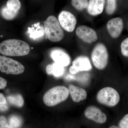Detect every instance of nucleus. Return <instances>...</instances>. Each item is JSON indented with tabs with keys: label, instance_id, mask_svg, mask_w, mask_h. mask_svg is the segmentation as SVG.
I'll use <instances>...</instances> for the list:
<instances>
[{
	"label": "nucleus",
	"instance_id": "obj_1",
	"mask_svg": "<svg viewBox=\"0 0 128 128\" xmlns=\"http://www.w3.org/2000/svg\"><path fill=\"white\" fill-rule=\"evenodd\" d=\"M30 50L29 44L20 40H7L0 44V53L6 56H25Z\"/></svg>",
	"mask_w": 128,
	"mask_h": 128
},
{
	"label": "nucleus",
	"instance_id": "obj_2",
	"mask_svg": "<svg viewBox=\"0 0 128 128\" xmlns=\"http://www.w3.org/2000/svg\"><path fill=\"white\" fill-rule=\"evenodd\" d=\"M46 38L51 42H58L63 39L64 31L58 20L54 16L48 17L44 22Z\"/></svg>",
	"mask_w": 128,
	"mask_h": 128
},
{
	"label": "nucleus",
	"instance_id": "obj_3",
	"mask_svg": "<svg viewBox=\"0 0 128 128\" xmlns=\"http://www.w3.org/2000/svg\"><path fill=\"white\" fill-rule=\"evenodd\" d=\"M69 89L63 86H57L48 91L43 97L44 104L48 106H54L68 98Z\"/></svg>",
	"mask_w": 128,
	"mask_h": 128
},
{
	"label": "nucleus",
	"instance_id": "obj_4",
	"mask_svg": "<svg viewBox=\"0 0 128 128\" xmlns=\"http://www.w3.org/2000/svg\"><path fill=\"white\" fill-rule=\"evenodd\" d=\"M99 103L110 107L116 105L120 100V96L116 90L111 87L102 88L96 96Z\"/></svg>",
	"mask_w": 128,
	"mask_h": 128
},
{
	"label": "nucleus",
	"instance_id": "obj_5",
	"mask_svg": "<svg viewBox=\"0 0 128 128\" xmlns=\"http://www.w3.org/2000/svg\"><path fill=\"white\" fill-rule=\"evenodd\" d=\"M91 59L96 68L102 70L106 68L108 62V54L104 44L98 43L95 46L92 52Z\"/></svg>",
	"mask_w": 128,
	"mask_h": 128
},
{
	"label": "nucleus",
	"instance_id": "obj_6",
	"mask_svg": "<svg viewBox=\"0 0 128 128\" xmlns=\"http://www.w3.org/2000/svg\"><path fill=\"white\" fill-rule=\"evenodd\" d=\"M25 70V67L20 63L5 56H0V71L10 74L18 75Z\"/></svg>",
	"mask_w": 128,
	"mask_h": 128
},
{
	"label": "nucleus",
	"instance_id": "obj_7",
	"mask_svg": "<svg viewBox=\"0 0 128 128\" xmlns=\"http://www.w3.org/2000/svg\"><path fill=\"white\" fill-rule=\"evenodd\" d=\"M58 20L61 27L66 32H71L74 31L76 24L75 16L70 12L63 11L60 12Z\"/></svg>",
	"mask_w": 128,
	"mask_h": 128
},
{
	"label": "nucleus",
	"instance_id": "obj_8",
	"mask_svg": "<svg viewBox=\"0 0 128 128\" xmlns=\"http://www.w3.org/2000/svg\"><path fill=\"white\" fill-rule=\"evenodd\" d=\"M84 115L87 119L98 124L105 123L107 120L106 115L98 108L90 106L86 108Z\"/></svg>",
	"mask_w": 128,
	"mask_h": 128
},
{
	"label": "nucleus",
	"instance_id": "obj_9",
	"mask_svg": "<svg viewBox=\"0 0 128 128\" xmlns=\"http://www.w3.org/2000/svg\"><path fill=\"white\" fill-rule=\"evenodd\" d=\"M92 68V67L89 58L86 56H80L73 60L69 71L72 74H76L80 72L90 71Z\"/></svg>",
	"mask_w": 128,
	"mask_h": 128
},
{
	"label": "nucleus",
	"instance_id": "obj_10",
	"mask_svg": "<svg viewBox=\"0 0 128 128\" xmlns=\"http://www.w3.org/2000/svg\"><path fill=\"white\" fill-rule=\"evenodd\" d=\"M76 34L79 38L87 43H92L98 39L97 34L95 30L84 25L78 27L76 30Z\"/></svg>",
	"mask_w": 128,
	"mask_h": 128
},
{
	"label": "nucleus",
	"instance_id": "obj_11",
	"mask_svg": "<svg viewBox=\"0 0 128 128\" xmlns=\"http://www.w3.org/2000/svg\"><path fill=\"white\" fill-rule=\"evenodd\" d=\"M123 28V22L122 18L119 17L110 19L107 24L108 32L113 38H117L120 36Z\"/></svg>",
	"mask_w": 128,
	"mask_h": 128
},
{
	"label": "nucleus",
	"instance_id": "obj_12",
	"mask_svg": "<svg viewBox=\"0 0 128 128\" xmlns=\"http://www.w3.org/2000/svg\"><path fill=\"white\" fill-rule=\"evenodd\" d=\"M50 56L55 63L64 67L68 66L71 62L70 56L60 49H55L52 50Z\"/></svg>",
	"mask_w": 128,
	"mask_h": 128
},
{
	"label": "nucleus",
	"instance_id": "obj_13",
	"mask_svg": "<svg viewBox=\"0 0 128 128\" xmlns=\"http://www.w3.org/2000/svg\"><path fill=\"white\" fill-rule=\"evenodd\" d=\"M105 0H89L87 8L88 12L92 16H97L102 13Z\"/></svg>",
	"mask_w": 128,
	"mask_h": 128
},
{
	"label": "nucleus",
	"instance_id": "obj_14",
	"mask_svg": "<svg viewBox=\"0 0 128 128\" xmlns=\"http://www.w3.org/2000/svg\"><path fill=\"white\" fill-rule=\"evenodd\" d=\"M68 89L72 100L75 102H80L87 98V92L85 89L72 84L69 86Z\"/></svg>",
	"mask_w": 128,
	"mask_h": 128
},
{
	"label": "nucleus",
	"instance_id": "obj_15",
	"mask_svg": "<svg viewBox=\"0 0 128 128\" xmlns=\"http://www.w3.org/2000/svg\"><path fill=\"white\" fill-rule=\"evenodd\" d=\"M28 33L30 38L34 40L42 38L45 34L44 28L40 26L39 22L32 25L31 27L28 28Z\"/></svg>",
	"mask_w": 128,
	"mask_h": 128
},
{
	"label": "nucleus",
	"instance_id": "obj_16",
	"mask_svg": "<svg viewBox=\"0 0 128 128\" xmlns=\"http://www.w3.org/2000/svg\"><path fill=\"white\" fill-rule=\"evenodd\" d=\"M7 98L9 103L17 107H22L24 105V100L21 94L11 95L8 96Z\"/></svg>",
	"mask_w": 128,
	"mask_h": 128
},
{
	"label": "nucleus",
	"instance_id": "obj_17",
	"mask_svg": "<svg viewBox=\"0 0 128 128\" xmlns=\"http://www.w3.org/2000/svg\"><path fill=\"white\" fill-rule=\"evenodd\" d=\"M18 12L12 10L6 6H3L0 10V14L2 18L8 20L14 19L17 16Z\"/></svg>",
	"mask_w": 128,
	"mask_h": 128
},
{
	"label": "nucleus",
	"instance_id": "obj_18",
	"mask_svg": "<svg viewBox=\"0 0 128 128\" xmlns=\"http://www.w3.org/2000/svg\"><path fill=\"white\" fill-rule=\"evenodd\" d=\"M88 0H72L71 4L76 10L81 11L87 9L88 5Z\"/></svg>",
	"mask_w": 128,
	"mask_h": 128
},
{
	"label": "nucleus",
	"instance_id": "obj_19",
	"mask_svg": "<svg viewBox=\"0 0 128 128\" xmlns=\"http://www.w3.org/2000/svg\"><path fill=\"white\" fill-rule=\"evenodd\" d=\"M52 64V75L56 77L62 76L64 72V67L55 62Z\"/></svg>",
	"mask_w": 128,
	"mask_h": 128
},
{
	"label": "nucleus",
	"instance_id": "obj_20",
	"mask_svg": "<svg viewBox=\"0 0 128 128\" xmlns=\"http://www.w3.org/2000/svg\"><path fill=\"white\" fill-rule=\"evenodd\" d=\"M22 120L20 117L12 115L9 118V124L13 128H19L22 124Z\"/></svg>",
	"mask_w": 128,
	"mask_h": 128
},
{
	"label": "nucleus",
	"instance_id": "obj_21",
	"mask_svg": "<svg viewBox=\"0 0 128 128\" xmlns=\"http://www.w3.org/2000/svg\"><path fill=\"white\" fill-rule=\"evenodd\" d=\"M6 6L12 10L18 12L21 6L20 2L19 0H8Z\"/></svg>",
	"mask_w": 128,
	"mask_h": 128
},
{
	"label": "nucleus",
	"instance_id": "obj_22",
	"mask_svg": "<svg viewBox=\"0 0 128 128\" xmlns=\"http://www.w3.org/2000/svg\"><path fill=\"white\" fill-rule=\"evenodd\" d=\"M116 0H107L106 7V12L108 15H112L116 8Z\"/></svg>",
	"mask_w": 128,
	"mask_h": 128
},
{
	"label": "nucleus",
	"instance_id": "obj_23",
	"mask_svg": "<svg viewBox=\"0 0 128 128\" xmlns=\"http://www.w3.org/2000/svg\"><path fill=\"white\" fill-rule=\"evenodd\" d=\"M121 48L122 54L125 57H128V38L121 43Z\"/></svg>",
	"mask_w": 128,
	"mask_h": 128
},
{
	"label": "nucleus",
	"instance_id": "obj_24",
	"mask_svg": "<svg viewBox=\"0 0 128 128\" xmlns=\"http://www.w3.org/2000/svg\"><path fill=\"white\" fill-rule=\"evenodd\" d=\"M120 128H128V114L124 115L119 123Z\"/></svg>",
	"mask_w": 128,
	"mask_h": 128
},
{
	"label": "nucleus",
	"instance_id": "obj_25",
	"mask_svg": "<svg viewBox=\"0 0 128 128\" xmlns=\"http://www.w3.org/2000/svg\"><path fill=\"white\" fill-rule=\"evenodd\" d=\"M7 82L6 80L0 76V89H4L6 86Z\"/></svg>",
	"mask_w": 128,
	"mask_h": 128
},
{
	"label": "nucleus",
	"instance_id": "obj_26",
	"mask_svg": "<svg viewBox=\"0 0 128 128\" xmlns=\"http://www.w3.org/2000/svg\"><path fill=\"white\" fill-rule=\"evenodd\" d=\"M7 124V121L6 117L3 116H0V128H2Z\"/></svg>",
	"mask_w": 128,
	"mask_h": 128
},
{
	"label": "nucleus",
	"instance_id": "obj_27",
	"mask_svg": "<svg viewBox=\"0 0 128 128\" xmlns=\"http://www.w3.org/2000/svg\"><path fill=\"white\" fill-rule=\"evenodd\" d=\"M6 103V100L4 96L2 93H0V104H4Z\"/></svg>",
	"mask_w": 128,
	"mask_h": 128
},
{
	"label": "nucleus",
	"instance_id": "obj_28",
	"mask_svg": "<svg viewBox=\"0 0 128 128\" xmlns=\"http://www.w3.org/2000/svg\"><path fill=\"white\" fill-rule=\"evenodd\" d=\"M6 104H0V110L2 111H6L7 110L8 108Z\"/></svg>",
	"mask_w": 128,
	"mask_h": 128
},
{
	"label": "nucleus",
	"instance_id": "obj_29",
	"mask_svg": "<svg viewBox=\"0 0 128 128\" xmlns=\"http://www.w3.org/2000/svg\"><path fill=\"white\" fill-rule=\"evenodd\" d=\"M2 128H13L10 125H9V124H6V125H5L4 127H2Z\"/></svg>",
	"mask_w": 128,
	"mask_h": 128
},
{
	"label": "nucleus",
	"instance_id": "obj_30",
	"mask_svg": "<svg viewBox=\"0 0 128 128\" xmlns=\"http://www.w3.org/2000/svg\"><path fill=\"white\" fill-rule=\"evenodd\" d=\"M109 128H120L119 126H116V125H113L111 126Z\"/></svg>",
	"mask_w": 128,
	"mask_h": 128
}]
</instances>
